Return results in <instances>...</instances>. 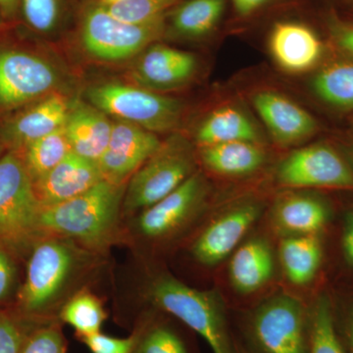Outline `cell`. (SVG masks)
<instances>
[{
  "instance_id": "6da1fadb",
  "label": "cell",
  "mask_w": 353,
  "mask_h": 353,
  "mask_svg": "<svg viewBox=\"0 0 353 353\" xmlns=\"http://www.w3.org/2000/svg\"><path fill=\"white\" fill-rule=\"evenodd\" d=\"M126 185L103 180L80 196L41 209L39 230L92 248L106 245L117 227Z\"/></svg>"
},
{
  "instance_id": "7a4b0ae2",
  "label": "cell",
  "mask_w": 353,
  "mask_h": 353,
  "mask_svg": "<svg viewBox=\"0 0 353 353\" xmlns=\"http://www.w3.org/2000/svg\"><path fill=\"white\" fill-rule=\"evenodd\" d=\"M150 299L199 334L213 353H236V341L217 292L192 289L175 278L162 276L150 285Z\"/></svg>"
},
{
  "instance_id": "3957f363",
  "label": "cell",
  "mask_w": 353,
  "mask_h": 353,
  "mask_svg": "<svg viewBox=\"0 0 353 353\" xmlns=\"http://www.w3.org/2000/svg\"><path fill=\"white\" fill-rule=\"evenodd\" d=\"M196 169L194 150L187 139L174 134L130 178L123 208L145 210L187 181Z\"/></svg>"
},
{
  "instance_id": "277c9868",
  "label": "cell",
  "mask_w": 353,
  "mask_h": 353,
  "mask_svg": "<svg viewBox=\"0 0 353 353\" xmlns=\"http://www.w3.org/2000/svg\"><path fill=\"white\" fill-rule=\"evenodd\" d=\"M88 99L106 115L152 132L175 129L183 111L178 99L120 83L94 85L88 90Z\"/></svg>"
},
{
  "instance_id": "5b68a950",
  "label": "cell",
  "mask_w": 353,
  "mask_h": 353,
  "mask_svg": "<svg viewBox=\"0 0 353 353\" xmlns=\"http://www.w3.org/2000/svg\"><path fill=\"white\" fill-rule=\"evenodd\" d=\"M164 31V17L145 24H132L114 17L101 2L88 7L83 14L81 41L92 57L122 61L141 54Z\"/></svg>"
},
{
  "instance_id": "8992f818",
  "label": "cell",
  "mask_w": 353,
  "mask_h": 353,
  "mask_svg": "<svg viewBox=\"0 0 353 353\" xmlns=\"http://www.w3.org/2000/svg\"><path fill=\"white\" fill-rule=\"evenodd\" d=\"M41 211L22 157L9 152L0 157V248L20 245L41 231Z\"/></svg>"
},
{
  "instance_id": "52a82bcc",
  "label": "cell",
  "mask_w": 353,
  "mask_h": 353,
  "mask_svg": "<svg viewBox=\"0 0 353 353\" xmlns=\"http://www.w3.org/2000/svg\"><path fill=\"white\" fill-rule=\"evenodd\" d=\"M246 334L254 353H309V313L294 297H272L248 318Z\"/></svg>"
},
{
  "instance_id": "ba28073f",
  "label": "cell",
  "mask_w": 353,
  "mask_h": 353,
  "mask_svg": "<svg viewBox=\"0 0 353 353\" xmlns=\"http://www.w3.org/2000/svg\"><path fill=\"white\" fill-rule=\"evenodd\" d=\"M75 263V252L66 241L50 239L34 246L20 292L22 310L39 316L50 308L68 282Z\"/></svg>"
},
{
  "instance_id": "9c48e42d",
  "label": "cell",
  "mask_w": 353,
  "mask_h": 353,
  "mask_svg": "<svg viewBox=\"0 0 353 353\" xmlns=\"http://www.w3.org/2000/svg\"><path fill=\"white\" fill-rule=\"evenodd\" d=\"M57 83V70L43 58L27 51L0 50V108L43 99Z\"/></svg>"
},
{
  "instance_id": "30bf717a",
  "label": "cell",
  "mask_w": 353,
  "mask_h": 353,
  "mask_svg": "<svg viewBox=\"0 0 353 353\" xmlns=\"http://www.w3.org/2000/svg\"><path fill=\"white\" fill-rule=\"evenodd\" d=\"M277 180L288 188L353 189V170L333 148L313 145L285 158L279 166Z\"/></svg>"
},
{
  "instance_id": "8fae6325",
  "label": "cell",
  "mask_w": 353,
  "mask_h": 353,
  "mask_svg": "<svg viewBox=\"0 0 353 353\" xmlns=\"http://www.w3.org/2000/svg\"><path fill=\"white\" fill-rule=\"evenodd\" d=\"M161 145L155 132L124 121L113 122L108 148L97 162L103 180L124 185Z\"/></svg>"
},
{
  "instance_id": "7c38bea8",
  "label": "cell",
  "mask_w": 353,
  "mask_h": 353,
  "mask_svg": "<svg viewBox=\"0 0 353 353\" xmlns=\"http://www.w3.org/2000/svg\"><path fill=\"white\" fill-rule=\"evenodd\" d=\"M205 182L199 174L192 176L175 190L141 211L137 221L139 233L148 239H161L182 227L201 205Z\"/></svg>"
},
{
  "instance_id": "4fadbf2b",
  "label": "cell",
  "mask_w": 353,
  "mask_h": 353,
  "mask_svg": "<svg viewBox=\"0 0 353 353\" xmlns=\"http://www.w3.org/2000/svg\"><path fill=\"white\" fill-rule=\"evenodd\" d=\"M196 68L197 60L192 53L153 43L139 55L132 68V79L139 87L165 92L185 85Z\"/></svg>"
},
{
  "instance_id": "5bb4252c",
  "label": "cell",
  "mask_w": 353,
  "mask_h": 353,
  "mask_svg": "<svg viewBox=\"0 0 353 353\" xmlns=\"http://www.w3.org/2000/svg\"><path fill=\"white\" fill-rule=\"evenodd\" d=\"M261 212L259 204L248 203L213 221L192 246L197 261L208 266L223 261L243 240Z\"/></svg>"
},
{
  "instance_id": "9a60e30c",
  "label": "cell",
  "mask_w": 353,
  "mask_h": 353,
  "mask_svg": "<svg viewBox=\"0 0 353 353\" xmlns=\"http://www.w3.org/2000/svg\"><path fill=\"white\" fill-rule=\"evenodd\" d=\"M103 181L97 162L70 152L46 176L34 183L41 209L80 196Z\"/></svg>"
},
{
  "instance_id": "2e32d148",
  "label": "cell",
  "mask_w": 353,
  "mask_h": 353,
  "mask_svg": "<svg viewBox=\"0 0 353 353\" xmlns=\"http://www.w3.org/2000/svg\"><path fill=\"white\" fill-rule=\"evenodd\" d=\"M252 103L273 138L281 145L299 143L315 134L317 122L296 102L273 90H261Z\"/></svg>"
},
{
  "instance_id": "e0dca14e",
  "label": "cell",
  "mask_w": 353,
  "mask_h": 353,
  "mask_svg": "<svg viewBox=\"0 0 353 353\" xmlns=\"http://www.w3.org/2000/svg\"><path fill=\"white\" fill-rule=\"evenodd\" d=\"M269 50L281 69L301 74L312 69L322 57L323 44L307 26L278 23L269 38Z\"/></svg>"
},
{
  "instance_id": "ac0fdd59",
  "label": "cell",
  "mask_w": 353,
  "mask_h": 353,
  "mask_svg": "<svg viewBox=\"0 0 353 353\" xmlns=\"http://www.w3.org/2000/svg\"><path fill=\"white\" fill-rule=\"evenodd\" d=\"M112 127L113 123L99 109L75 102L72 103L64 130L72 152L99 162L108 148Z\"/></svg>"
},
{
  "instance_id": "d6986e66",
  "label": "cell",
  "mask_w": 353,
  "mask_h": 353,
  "mask_svg": "<svg viewBox=\"0 0 353 353\" xmlns=\"http://www.w3.org/2000/svg\"><path fill=\"white\" fill-rule=\"evenodd\" d=\"M71 108V102L64 95H46L7 126L6 139L14 145L25 148L63 128Z\"/></svg>"
},
{
  "instance_id": "ffe728a7",
  "label": "cell",
  "mask_w": 353,
  "mask_h": 353,
  "mask_svg": "<svg viewBox=\"0 0 353 353\" xmlns=\"http://www.w3.org/2000/svg\"><path fill=\"white\" fill-rule=\"evenodd\" d=\"M274 260L268 243L252 240L241 245L230 263V279L234 289L241 294H252L270 281L273 276Z\"/></svg>"
},
{
  "instance_id": "44dd1931",
  "label": "cell",
  "mask_w": 353,
  "mask_h": 353,
  "mask_svg": "<svg viewBox=\"0 0 353 353\" xmlns=\"http://www.w3.org/2000/svg\"><path fill=\"white\" fill-rule=\"evenodd\" d=\"M329 209L316 197L292 194L281 199L274 211L276 227L292 236L317 234L326 226Z\"/></svg>"
},
{
  "instance_id": "7402d4cb",
  "label": "cell",
  "mask_w": 353,
  "mask_h": 353,
  "mask_svg": "<svg viewBox=\"0 0 353 353\" xmlns=\"http://www.w3.org/2000/svg\"><path fill=\"white\" fill-rule=\"evenodd\" d=\"M201 157L209 170L222 176H240L261 168L266 155L259 143L231 141L202 146Z\"/></svg>"
},
{
  "instance_id": "603a6c76",
  "label": "cell",
  "mask_w": 353,
  "mask_h": 353,
  "mask_svg": "<svg viewBox=\"0 0 353 353\" xmlns=\"http://www.w3.org/2000/svg\"><path fill=\"white\" fill-rule=\"evenodd\" d=\"M196 139L201 146L250 141L259 143L256 127L245 113L233 106H224L212 111L197 128Z\"/></svg>"
},
{
  "instance_id": "cb8c5ba5",
  "label": "cell",
  "mask_w": 353,
  "mask_h": 353,
  "mask_svg": "<svg viewBox=\"0 0 353 353\" xmlns=\"http://www.w3.org/2000/svg\"><path fill=\"white\" fill-rule=\"evenodd\" d=\"M279 253L288 280L296 285L309 284L321 265L322 246L317 234L285 238Z\"/></svg>"
},
{
  "instance_id": "d4e9b609",
  "label": "cell",
  "mask_w": 353,
  "mask_h": 353,
  "mask_svg": "<svg viewBox=\"0 0 353 353\" xmlns=\"http://www.w3.org/2000/svg\"><path fill=\"white\" fill-rule=\"evenodd\" d=\"M225 0H189L174 11L172 27L185 38H199L217 26L224 12Z\"/></svg>"
},
{
  "instance_id": "484cf974",
  "label": "cell",
  "mask_w": 353,
  "mask_h": 353,
  "mask_svg": "<svg viewBox=\"0 0 353 353\" xmlns=\"http://www.w3.org/2000/svg\"><path fill=\"white\" fill-rule=\"evenodd\" d=\"M315 94L338 109H353V61H338L325 66L313 79Z\"/></svg>"
},
{
  "instance_id": "4316f807",
  "label": "cell",
  "mask_w": 353,
  "mask_h": 353,
  "mask_svg": "<svg viewBox=\"0 0 353 353\" xmlns=\"http://www.w3.org/2000/svg\"><path fill=\"white\" fill-rule=\"evenodd\" d=\"M70 152L64 127L26 145L22 158L32 183L52 170Z\"/></svg>"
},
{
  "instance_id": "83f0119b",
  "label": "cell",
  "mask_w": 353,
  "mask_h": 353,
  "mask_svg": "<svg viewBox=\"0 0 353 353\" xmlns=\"http://www.w3.org/2000/svg\"><path fill=\"white\" fill-rule=\"evenodd\" d=\"M309 353H347L338 332L333 306L326 296L318 297L309 312Z\"/></svg>"
},
{
  "instance_id": "f1b7e54d",
  "label": "cell",
  "mask_w": 353,
  "mask_h": 353,
  "mask_svg": "<svg viewBox=\"0 0 353 353\" xmlns=\"http://www.w3.org/2000/svg\"><path fill=\"white\" fill-rule=\"evenodd\" d=\"M60 320L75 330L80 340L101 333L108 318L101 301L88 292H80L65 303L60 311Z\"/></svg>"
},
{
  "instance_id": "f546056e",
  "label": "cell",
  "mask_w": 353,
  "mask_h": 353,
  "mask_svg": "<svg viewBox=\"0 0 353 353\" xmlns=\"http://www.w3.org/2000/svg\"><path fill=\"white\" fill-rule=\"evenodd\" d=\"M134 333L137 343L132 353H189L180 334L167 325L152 323Z\"/></svg>"
},
{
  "instance_id": "4dcf8cb0",
  "label": "cell",
  "mask_w": 353,
  "mask_h": 353,
  "mask_svg": "<svg viewBox=\"0 0 353 353\" xmlns=\"http://www.w3.org/2000/svg\"><path fill=\"white\" fill-rule=\"evenodd\" d=\"M180 0H122L112 6H105L117 19L145 24L164 17L167 9L175 6Z\"/></svg>"
},
{
  "instance_id": "1f68e13d",
  "label": "cell",
  "mask_w": 353,
  "mask_h": 353,
  "mask_svg": "<svg viewBox=\"0 0 353 353\" xmlns=\"http://www.w3.org/2000/svg\"><path fill=\"white\" fill-rule=\"evenodd\" d=\"M28 24L37 32L48 34L59 24L62 0H21Z\"/></svg>"
},
{
  "instance_id": "d6a6232c",
  "label": "cell",
  "mask_w": 353,
  "mask_h": 353,
  "mask_svg": "<svg viewBox=\"0 0 353 353\" xmlns=\"http://www.w3.org/2000/svg\"><path fill=\"white\" fill-rule=\"evenodd\" d=\"M64 334L57 323H46L32 329L21 353H66Z\"/></svg>"
},
{
  "instance_id": "836d02e7",
  "label": "cell",
  "mask_w": 353,
  "mask_h": 353,
  "mask_svg": "<svg viewBox=\"0 0 353 353\" xmlns=\"http://www.w3.org/2000/svg\"><path fill=\"white\" fill-rule=\"evenodd\" d=\"M31 331L15 317L0 313V353H21Z\"/></svg>"
},
{
  "instance_id": "e575fe53",
  "label": "cell",
  "mask_w": 353,
  "mask_h": 353,
  "mask_svg": "<svg viewBox=\"0 0 353 353\" xmlns=\"http://www.w3.org/2000/svg\"><path fill=\"white\" fill-rule=\"evenodd\" d=\"M81 341L92 353H132L137 343V336L132 333L128 338H114L101 332Z\"/></svg>"
},
{
  "instance_id": "d590c367",
  "label": "cell",
  "mask_w": 353,
  "mask_h": 353,
  "mask_svg": "<svg viewBox=\"0 0 353 353\" xmlns=\"http://www.w3.org/2000/svg\"><path fill=\"white\" fill-rule=\"evenodd\" d=\"M15 281V266L6 248H0V301L6 299Z\"/></svg>"
},
{
  "instance_id": "8d00e7d4",
  "label": "cell",
  "mask_w": 353,
  "mask_h": 353,
  "mask_svg": "<svg viewBox=\"0 0 353 353\" xmlns=\"http://www.w3.org/2000/svg\"><path fill=\"white\" fill-rule=\"evenodd\" d=\"M331 32L339 48L353 59V25L336 22L332 25Z\"/></svg>"
},
{
  "instance_id": "74e56055",
  "label": "cell",
  "mask_w": 353,
  "mask_h": 353,
  "mask_svg": "<svg viewBox=\"0 0 353 353\" xmlns=\"http://www.w3.org/2000/svg\"><path fill=\"white\" fill-rule=\"evenodd\" d=\"M343 248L347 261L353 266V212H350L345 218Z\"/></svg>"
},
{
  "instance_id": "f35d334b",
  "label": "cell",
  "mask_w": 353,
  "mask_h": 353,
  "mask_svg": "<svg viewBox=\"0 0 353 353\" xmlns=\"http://www.w3.org/2000/svg\"><path fill=\"white\" fill-rule=\"evenodd\" d=\"M267 1L268 0H233L236 10L243 16L254 12Z\"/></svg>"
},
{
  "instance_id": "ab89813d",
  "label": "cell",
  "mask_w": 353,
  "mask_h": 353,
  "mask_svg": "<svg viewBox=\"0 0 353 353\" xmlns=\"http://www.w3.org/2000/svg\"><path fill=\"white\" fill-rule=\"evenodd\" d=\"M345 343H343L345 352L353 353V305L348 313L345 327Z\"/></svg>"
},
{
  "instance_id": "60d3db41",
  "label": "cell",
  "mask_w": 353,
  "mask_h": 353,
  "mask_svg": "<svg viewBox=\"0 0 353 353\" xmlns=\"http://www.w3.org/2000/svg\"><path fill=\"white\" fill-rule=\"evenodd\" d=\"M20 0H0V12L4 17H11L15 14Z\"/></svg>"
},
{
  "instance_id": "b9f144b4",
  "label": "cell",
  "mask_w": 353,
  "mask_h": 353,
  "mask_svg": "<svg viewBox=\"0 0 353 353\" xmlns=\"http://www.w3.org/2000/svg\"><path fill=\"white\" fill-rule=\"evenodd\" d=\"M236 353H250L243 347V345L238 343V341H236Z\"/></svg>"
},
{
  "instance_id": "7bdbcfd3",
  "label": "cell",
  "mask_w": 353,
  "mask_h": 353,
  "mask_svg": "<svg viewBox=\"0 0 353 353\" xmlns=\"http://www.w3.org/2000/svg\"><path fill=\"white\" fill-rule=\"evenodd\" d=\"M122 1V0H102V3L105 6H112V4L118 3V2Z\"/></svg>"
},
{
  "instance_id": "ee69618b",
  "label": "cell",
  "mask_w": 353,
  "mask_h": 353,
  "mask_svg": "<svg viewBox=\"0 0 353 353\" xmlns=\"http://www.w3.org/2000/svg\"><path fill=\"white\" fill-rule=\"evenodd\" d=\"M2 150H3V146H2L1 145H0V155H1Z\"/></svg>"
},
{
  "instance_id": "f6af8a7d",
  "label": "cell",
  "mask_w": 353,
  "mask_h": 353,
  "mask_svg": "<svg viewBox=\"0 0 353 353\" xmlns=\"http://www.w3.org/2000/svg\"></svg>"
}]
</instances>
